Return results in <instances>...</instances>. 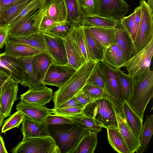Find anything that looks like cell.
Instances as JSON below:
<instances>
[{
  "instance_id": "f5cc1de1",
  "label": "cell",
  "mask_w": 153,
  "mask_h": 153,
  "mask_svg": "<svg viewBox=\"0 0 153 153\" xmlns=\"http://www.w3.org/2000/svg\"><path fill=\"white\" fill-rule=\"evenodd\" d=\"M75 96L79 102L85 107L93 101L87 97L81 90L76 93Z\"/></svg>"
},
{
  "instance_id": "7a4b0ae2",
  "label": "cell",
  "mask_w": 153,
  "mask_h": 153,
  "mask_svg": "<svg viewBox=\"0 0 153 153\" xmlns=\"http://www.w3.org/2000/svg\"><path fill=\"white\" fill-rule=\"evenodd\" d=\"M47 126L50 136L59 149L60 153H73L86 130L75 122Z\"/></svg>"
},
{
  "instance_id": "603a6c76",
  "label": "cell",
  "mask_w": 153,
  "mask_h": 153,
  "mask_svg": "<svg viewBox=\"0 0 153 153\" xmlns=\"http://www.w3.org/2000/svg\"><path fill=\"white\" fill-rule=\"evenodd\" d=\"M44 9L45 14L55 22L66 21L67 11L64 0H46Z\"/></svg>"
},
{
  "instance_id": "7bdbcfd3",
  "label": "cell",
  "mask_w": 153,
  "mask_h": 153,
  "mask_svg": "<svg viewBox=\"0 0 153 153\" xmlns=\"http://www.w3.org/2000/svg\"><path fill=\"white\" fill-rule=\"evenodd\" d=\"M98 61L90 75L86 84H89L104 90L105 85Z\"/></svg>"
},
{
  "instance_id": "9c48e42d",
  "label": "cell",
  "mask_w": 153,
  "mask_h": 153,
  "mask_svg": "<svg viewBox=\"0 0 153 153\" xmlns=\"http://www.w3.org/2000/svg\"><path fill=\"white\" fill-rule=\"evenodd\" d=\"M97 15L118 22L127 13L129 6L124 0H95Z\"/></svg>"
},
{
  "instance_id": "2e32d148",
  "label": "cell",
  "mask_w": 153,
  "mask_h": 153,
  "mask_svg": "<svg viewBox=\"0 0 153 153\" xmlns=\"http://www.w3.org/2000/svg\"><path fill=\"white\" fill-rule=\"evenodd\" d=\"M32 57L17 58L23 69V79L21 84L24 87H28L29 89L38 90L45 88L47 87L43 82L38 78L34 73L32 65Z\"/></svg>"
},
{
  "instance_id": "816d5d0a",
  "label": "cell",
  "mask_w": 153,
  "mask_h": 153,
  "mask_svg": "<svg viewBox=\"0 0 153 153\" xmlns=\"http://www.w3.org/2000/svg\"><path fill=\"white\" fill-rule=\"evenodd\" d=\"M135 12L134 18V28L133 35L132 37V39L133 41H134L135 38L137 30L140 23L141 10L140 7V6L136 8L134 10Z\"/></svg>"
},
{
  "instance_id": "ab89813d",
  "label": "cell",
  "mask_w": 153,
  "mask_h": 153,
  "mask_svg": "<svg viewBox=\"0 0 153 153\" xmlns=\"http://www.w3.org/2000/svg\"><path fill=\"white\" fill-rule=\"evenodd\" d=\"M46 0H33L22 11L20 14L10 23V27L25 18L33 10L44 7Z\"/></svg>"
},
{
  "instance_id": "680465c9",
  "label": "cell",
  "mask_w": 153,
  "mask_h": 153,
  "mask_svg": "<svg viewBox=\"0 0 153 153\" xmlns=\"http://www.w3.org/2000/svg\"><path fill=\"white\" fill-rule=\"evenodd\" d=\"M147 1L149 6L153 10V0H147Z\"/></svg>"
},
{
  "instance_id": "484cf974",
  "label": "cell",
  "mask_w": 153,
  "mask_h": 153,
  "mask_svg": "<svg viewBox=\"0 0 153 153\" xmlns=\"http://www.w3.org/2000/svg\"><path fill=\"white\" fill-rule=\"evenodd\" d=\"M97 133L90 130H86L73 153H93L98 143Z\"/></svg>"
},
{
  "instance_id": "7dc6e473",
  "label": "cell",
  "mask_w": 153,
  "mask_h": 153,
  "mask_svg": "<svg viewBox=\"0 0 153 153\" xmlns=\"http://www.w3.org/2000/svg\"><path fill=\"white\" fill-rule=\"evenodd\" d=\"M135 12H134L127 16H124L121 20V24L131 39L134 28V18Z\"/></svg>"
},
{
  "instance_id": "74e56055",
  "label": "cell",
  "mask_w": 153,
  "mask_h": 153,
  "mask_svg": "<svg viewBox=\"0 0 153 153\" xmlns=\"http://www.w3.org/2000/svg\"><path fill=\"white\" fill-rule=\"evenodd\" d=\"M74 26L67 21L59 23L43 33L51 36L63 39L70 34Z\"/></svg>"
},
{
  "instance_id": "1f68e13d",
  "label": "cell",
  "mask_w": 153,
  "mask_h": 153,
  "mask_svg": "<svg viewBox=\"0 0 153 153\" xmlns=\"http://www.w3.org/2000/svg\"><path fill=\"white\" fill-rule=\"evenodd\" d=\"M108 142L114 150L119 153H130L118 128L106 129Z\"/></svg>"
},
{
  "instance_id": "7c38bea8",
  "label": "cell",
  "mask_w": 153,
  "mask_h": 153,
  "mask_svg": "<svg viewBox=\"0 0 153 153\" xmlns=\"http://www.w3.org/2000/svg\"><path fill=\"white\" fill-rule=\"evenodd\" d=\"M76 70L68 63L61 65L54 63L49 67L43 82L45 85L59 88L70 79Z\"/></svg>"
},
{
  "instance_id": "d590c367",
  "label": "cell",
  "mask_w": 153,
  "mask_h": 153,
  "mask_svg": "<svg viewBox=\"0 0 153 153\" xmlns=\"http://www.w3.org/2000/svg\"><path fill=\"white\" fill-rule=\"evenodd\" d=\"M114 71L125 100L130 98L132 94L134 85L132 78L123 72L121 68H114Z\"/></svg>"
},
{
  "instance_id": "bcb514c9",
  "label": "cell",
  "mask_w": 153,
  "mask_h": 153,
  "mask_svg": "<svg viewBox=\"0 0 153 153\" xmlns=\"http://www.w3.org/2000/svg\"><path fill=\"white\" fill-rule=\"evenodd\" d=\"M83 14L97 15L95 0H79Z\"/></svg>"
},
{
  "instance_id": "836d02e7",
  "label": "cell",
  "mask_w": 153,
  "mask_h": 153,
  "mask_svg": "<svg viewBox=\"0 0 153 153\" xmlns=\"http://www.w3.org/2000/svg\"><path fill=\"white\" fill-rule=\"evenodd\" d=\"M103 61L114 68H120V65L123 63V54L116 43L106 48Z\"/></svg>"
},
{
  "instance_id": "8d00e7d4",
  "label": "cell",
  "mask_w": 153,
  "mask_h": 153,
  "mask_svg": "<svg viewBox=\"0 0 153 153\" xmlns=\"http://www.w3.org/2000/svg\"><path fill=\"white\" fill-rule=\"evenodd\" d=\"M83 127L85 130H90L97 133L103 128L100 124L92 118L86 116L84 113L74 115L63 116Z\"/></svg>"
},
{
  "instance_id": "8992f818",
  "label": "cell",
  "mask_w": 153,
  "mask_h": 153,
  "mask_svg": "<svg viewBox=\"0 0 153 153\" xmlns=\"http://www.w3.org/2000/svg\"><path fill=\"white\" fill-rule=\"evenodd\" d=\"M139 4L141 10V18L133 42L134 54L145 48L153 39V10L144 0H140Z\"/></svg>"
},
{
  "instance_id": "e575fe53",
  "label": "cell",
  "mask_w": 153,
  "mask_h": 153,
  "mask_svg": "<svg viewBox=\"0 0 153 153\" xmlns=\"http://www.w3.org/2000/svg\"><path fill=\"white\" fill-rule=\"evenodd\" d=\"M153 133V115L146 116V120L141 131L140 138V146L136 151L142 153L146 151Z\"/></svg>"
},
{
  "instance_id": "e0dca14e",
  "label": "cell",
  "mask_w": 153,
  "mask_h": 153,
  "mask_svg": "<svg viewBox=\"0 0 153 153\" xmlns=\"http://www.w3.org/2000/svg\"><path fill=\"white\" fill-rule=\"evenodd\" d=\"M16 109L25 116L38 122H44L46 117L53 113V109L20 101L16 106Z\"/></svg>"
},
{
  "instance_id": "f35d334b",
  "label": "cell",
  "mask_w": 153,
  "mask_h": 153,
  "mask_svg": "<svg viewBox=\"0 0 153 153\" xmlns=\"http://www.w3.org/2000/svg\"><path fill=\"white\" fill-rule=\"evenodd\" d=\"M81 90L93 101L102 98L113 99L104 90L90 84H86Z\"/></svg>"
},
{
  "instance_id": "44dd1931",
  "label": "cell",
  "mask_w": 153,
  "mask_h": 153,
  "mask_svg": "<svg viewBox=\"0 0 153 153\" xmlns=\"http://www.w3.org/2000/svg\"><path fill=\"white\" fill-rule=\"evenodd\" d=\"M52 89L46 87L38 90L29 89L20 96V101L40 106L45 105L53 99Z\"/></svg>"
},
{
  "instance_id": "7402d4cb",
  "label": "cell",
  "mask_w": 153,
  "mask_h": 153,
  "mask_svg": "<svg viewBox=\"0 0 153 153\" xmlns=\"http://www.w3.org/2000/svg\"><path fill=\"white\" fill-rule=\"evenodd\" d=\"M63 39L65 48L68 63L77 70L86 62L85 58L70 33Z\"/></svg>"
},
{
  "instance_id": "30bf717a",
  "label": "cell",
  "mask_w": 153,
  "mask_h": 153,
  "mask_svg": "<svg viewBox=\"0 0 153 153\" xmlns=\"http://www.w3.org/2000/svg\"><path fill=\"white\" fill-rule=\"evenodd\" d=\"M112 107L115 113L119 131L130 153L136 152L140 146V138L138 137L128 124L122 112L121 105L114 101Z\"/></svg>"
},
{
  "instance_id": "9f6ffc18",
  "label": "cell",
  "mask_w": 153,
  "mask_h": 153,
  "mask_svg": "<svg viewBox=\"0 0 153 153\" xmlns=\"http://www.w3.org/2000/svg\"><path fill=\"white\" fill-rule=\"evenodd\" d=\"M3 137L0 134V153H7Z\"/></svg>"
},
{
  "instance_id": "cb8c5ba5",
  "label": "cell",
  "mask_w": 153,
  "mask_h": 153,
  "mask_svg": "<svg viewBox=\"0 0 153 153\" xmlns=\"http://www.w3.org/2000/svg\"><path fill=\"white\" fill-rule=\"evenodd\" d=\"M54 63L52 58L45 51L33 56L32 65L34 73L37 78L43 82L49 67Z\"/></svg>"
},
{
  "instance_id": "5b68a950",
  "label": "cell",
  "mask_w": 153,
  "mask_h": 153,
  "mask_svg": "<svg viewBox=\"0 0 153 153\" xmlns=\"http://www.w3.org/2000/svg\"><path fill=\"white\" fill-rule=\"evenodd\" d=\"M153 55V39L143 49L123 62L120 68H124L127 74L131 77L134 83L150 71Z\"/></svg>"
},
{
  "instance_id": "8fae6325",
  "label": "cell",
  "mask_w": 153,
  "mask_h": 153,
  "mask_svg": "<svg viewBox=\"0 0 153 153\" xmlns=\"http://www.w3.org/2000/svg\"><path fill=\"white\" fill-rule=\"evenodd\" d=\"M99 63L104 83V90L121 104L125 99L120 88L114 68L103 61H99Z\"/></svg>"
},
{
  "instance_id": "277c9868",
  "label": "cell",
  "mask_w": 153,
  "mask_h": 153,
  "mask_svg": "<svg viewBox=\"0 0 153 153\" xmlns=\"http://www.w3.org/2000/svg\"><path fill=\"white\" fill-rule=\"evenodd\" d=\"M114 101H116L113 99L97 100L85 107L84 113L106 129L118 128L116 116L112 107V103Z\"/></svg>"
},
{
  "instance_id": "ee69618b",
  "label": "cell",
  "mask_w": 153,
  "mask_h": 153,
  "mask_svg": "<svg viewBox=\"0 0 153 153\" xmlns=\"http://www.w3.org/2000/svg\"><path fill=\"white\" fill-rule=\"evenodd\" d=\"M74 122L65 117L52 114L48 115L44 121V124L47 126L62 125Z\"/></svg>"
},
{
  "instance_id": "d6986e66",
  "label": "cell",
  "mask_w": 153,
  "mask_h": 153,
  "mask_svg": "<svg viewBox=\"0 0 153 153\" xmlns=\"http://www.w3.org/2000/svg\"><path fill=\"white\" fill-rule=\"evenodd\" d=\"M116 28V42L122 51L124 62L134 54L133 41L130 35L122 25L121 21L117 23Z\"/></svg>"
},
{
  "instance_id": "f1b7e54d",
  "label": "cell",
  "mask_w": 153,
  "mask_h": 153,
  "mask_svg": "<svg viewBox=\"0 0 153 153\" xmlns=\"http://www.w3.org/2000/svg\"><path fill=\"white\" fill-rule=\"evenodd\" d=\"M118 22L113 19L97 15L83 14L80 25L87 27L115 28Z\"/></svg>"
},
{
  "instance_id": "6f0895ef",
  "label": "cell",
  "mask_w": 153,
  "mask_h": 153,
  "mask_svg": "<svg viewBox=\"0 0 153 153\" xmlns=\"http://www.w3.org/2000/svg\"><path fill=\"white\" fill-rule=\"evenodd\" d=\"M4 119L3 118L1 111V107L0 105V128L3 125L4 120Z\"/></svg>"
},
{
  "instance_id": "f6af8a7d",
  "label": "cell",
  "mask_w": 153,
  "mask_h": 153,
  "mask_svg": "<svg viewBox=\"0 0 153 153\" xmlns=\"http://www.w3.org/2000/svg\"><path fill=\"white\" fill-rule=\"evenodd\" d=\"M84 108L68 107L62 108H52L54 114L61 116L74 115L84 113Z\"/></svg>"
},
{
  "instance_id": "5bb4252c",
  "label": "cell",
  "mask_w": 153,
  "mask_h": 153,
  "mask_svg": "<svg viewBox=\"0 0 153 153\" xmlns=\"http://www.w3.org/2000/svg\"><path fill=\"white\" fill-rule=\"evenodd\" d=\"M42 33L45 40V51L52 58L54 63L61 65L68 64V62L63 39Z\"/></svg>"
},
{
  "instance_id": "4fadbf2b",
  "label": "cell",
  "mask_w": 153,
  "mask_h": 153,
  "mask_svg": "<svg viewBox=\"0 0 153 153\" xmlns=\"http://www.w3.org/2000/svg\"><path fill=\"white\" fill-rule=\"evenodd\" d=\"M18 83L10 79L0 88V105L2 116L5 119L11 115L15 101L17 100Z\"/></svg>"
},
{
  "instance_id": "ffe728a7",
  "label": "cell",
  "mask_w": 153,
  "mask_h": 153,
  "mask_svg": "<svg viewBox=\"0 0 153 153\" xmlns=\"http://www.w3.org/2000/svg\"><path fill=\"white\" fill-rule=\"evenodd\" d=\"M20 131L22 140L33 137L49 136L47 126L44 122H38L25 116L22 123Z\"/></svg>"
},
{
  "instance_id": "11a10c76",
  "label": "cell",
  "mask_w": 153,
  "mask_h": 153,
  "mask_svg": "<svg viewBox=\"0 0 153 153\" xmlns=\"http://www.w3.org/2000/svg\"><path fill=\"white\" fill-rule=\"evenodd\" d=\"M11 79L10 75L0 65V88L7 80Z\"/></svg>"
},
{
  "instance_id": "f546056e",
  "label": "cell",
  "mask_w": 153,
  "mask_h": 153,
  "mask_svg": "<svg viewBox=\"0 0 153 153\" xmlns=\"http://www.w3.org/2000/svg\"><path fill=\"white\" fill-rule=\"evenodd\" d=\"M7 41L24 44L45 51L46 50L45 40L41 32L25 37L8 35Z\"/></svg>"
},
{
  "instance_id": "3957f363",
  "label": "cell",
  "mask_w": 153,
  "mask_h": 153,
  "mask_svg": "<svg viewBox=\"0 0 153 153\" xmlns=\"http://www.w3.org/2000/svg\"><path fill=\"white\" fill-rule=\"evenodd\" d=\"M153 96V71L150 70L134 83L130 98L126 100L132 110L141 119L149 102Z\"/></svg>"
},
{
  "instance_id": "ac0fdd59",
  "label": "cell",
  "mask_w": 153,
  "mask_h": 153,
  "mask_svg": "<svg viewBox=\"0 0 153 153\" xmlns=\"http://www.w3.org/2000/svg\"><path fill=\"white\" fill-rule=\"evenodd\" d=\"M0 65L10 75L12 79L18 83H22L23 69L17 57L4 52L0 54Z\"/></svg>"
},
{
  "instance_id": "b9f144b4",
  "label": "cell",
  "mask_w": 153,
  "mask_h": 153,
  "mask_svg": "<svg viewBox=\"0 0 153 153\" xmlns=\"http://www.w3.org/2000/svg\"><path fill=\"white\" fill-rule=\"evenodd\" d=\"M25 117V115L22 112L17 110L3 122L1 133H5L13 128H19Z\"/></svg>"
},
{
  "instance_id": "d6a6232c",
  "label": "cell",
  "mask_w": 153,
  "mask_h": 153,
  "mask_svg": "<svg viewBox=\"0 0 153 153\" xmlns=\"http://www.w3.org/2000/svg\"><path fill=\"white\" fill-rule=\"evenodd\" d=\"M33 0H18L5 11L0 16V25L9 24Z\"/></svg>"
},
{
  "instance_id": "4316f807",
  "label": "cell",
  "mask_w": 153,
  "mask_h": 153,
  "mask_svg": "<svg viewBox=\"0 0 153 153\" xmlns=\"http://www.w3.org/2000/svg\"><path fill=\"white\" fill-rule=\"evenodd\" d=\"M122 112L126 122L136 136L140 138L143 126V120L130 108L125 100L121 104Z\"/></svg>"
},
{
  "instance_id": "6da1fadb",
  "label": "cell",
  "mask_w": 153,
  "mask_h": 153,
  "mask_svg": "<svg viewBox=\"0 0 153 153\" xmlns=\"http://www.w3.org/2000/svg\"><path fill=\"white\" fill-rule=\"evenodd\" d=\"M98 62L90 59L85 62L54 92L53 98L54 108H56L82 90Z\"/></svg>"
},
{
  "instance_id": "4dcf8cb0",
  "label": "cell",
  "mask_w": 153,
  "mask_h": 153,
  "mask_svg": "<svg viewBox=\"0 0 153 153\" xmlns=\"http://www.w3.org/2000/svg\"><path fill=\"white\" fill-rule=\"evenodd\" d=\"M67 11L66 21L73 25L80 24L83 13L79 0H64Z\"/></svg>"
},
{
  "instance_id": "9a60e30c",
  "label": "cell",
  "mask_w": 153,
  "mask_h": 153,
  "mask_svg": "<svg viewBox=\"0 0 153 153\" xmlns=\"http://www.w3.org/2000/svg\"><path fill=\"white\" fill-rule=\"evenodd\" d=\"M83 36L88 60L103 61L106 48L91 34L87 27L83 26Z\"/></svg>"
},
{
  "instance_id": "83f0119b",
  "label": "cell",
  "mask_w": 153,
  "mask_h": 153,
  "mask_svg": "<svg viewBox=\"0 0 153 153\" xmlns=\"http://www.w3.org/2000/svg\"><path fill=\"white\" fill-rule=\"evenodd\" d=\"M87 27L91 34L106 48L116 43L115 39L116 27L115 28Z\"/></svg>"
},
{
  "instance_id": "681fc988",
  "label": "cell",
  "mask_w": 153,
  "mask_h": 153,
  "mask_svg": "<svg viewBox=\"0 0 153 153\" xmlns=\"http://www.w3.org/2000/svg\"><path fill=\"white\" fill-rule=\"evenodd\" d=\"M59 23L54 21L45 13L39 27V31L43 33L48 29L56 25Z\"/></svg>"
},
{
  "instance_id": "60d3db41",
  "label": "cell",
  "mask_w": 153,
  "mask_h": 153,
  "mask_svg": "<svg viewBox=\"0 0 153 153\" xmlns=\"http://www.w3.org/2000/svg\"><path fill=\"white\" fill-rule=\"evenodd\" d=\"M83 26L80 24L74 25L70 34L78 48L81 51L86 61H89L83 36Z\"/></svg>"
},
{
  "instance_id": "c3c4849f",
  "label": "cell",
  "mask_w": 153,
  "mask_h": 153,
  "mask_svg": "<svg viewBox=\"0 0 153 153\" xmlns=\"http://www.w3.org/2000/svg\"><path fill=\"white\" fill-rule=\"evenodd\" d=\"M10 24L0 25V49H2L6 45L9 35Z\"/></svg>"
},
{
  "instance_id": "ba28073f",
  "label": "cell",
  "mask_w": 153,
  "mask_h": 153,
  "mask_svg": "<svg viewBox=\"0 0 153 153\" xmlns=\"http://www.w3.org/2000/svg\"><path fill=\"white\" fill-rule=\"evenodd\" d=\"M45 13L44 7L33 10L22 20L10 27L9 35L25 37L40 32L39 27Z\"/></svg>"
},
{
  "instance_id": "f907efd6",
  "label": "cell",
  "mask_w": 153,
  "mask_h": 153,
  "mask_svg": "<svg viewBox=\"0 0 153 153\" xmlns=\"http://www.w3.org/2000/svg\"><path fill=\"white\" fill-rule=\"evenodd\" d=\"M72 107L80 108L85 107L82 105L75 95L60 105L56 108H62Z\"/></svg>"
},
{
  "instance_id": "d4e9b609",
  "label": "cell",
  "mask_w": 153,
  "mask_h": 153,
  "mask_svg": "<svg viewBox=\"0 0 153 153\" xmlns=\"http://www.w3.org/2000/svg\"><path fill=\"white\" fill-rule=\"evenodd\" d=\"M4 52L17 58L33 56L45 51L24 44L7 41Z\"/></svg>"
},
{
  "instance_id": "db71d44e",
  "label": "cell",
  "mask_w": 153,
  "mask_h": 153,
  "mask_svg": "<svg viewBox=\"0 0 153 153\" xmlns=\"http://www.w3.org/2000/svg\"><path fill=\"white\" fill-rule=\"evenodd\" d=\"M18 0H0V16L2 14Z\"/></svg>"
},
{
  "instance_id": "52a82bcc",
  "label": "cell",
  "mask_w": 153,
  "mask_h": 153,
  "mask_svg": "<svg viewBox=\"0 0 153 153\" xmlns=\"http://www.w3.org/2000/svg\"><path fill=\"white\" fill-rule=\"evenodd\" d=\"M12 153H60L50 136L22 140L11 149Z\"/></svg>"
}]
</instances>
